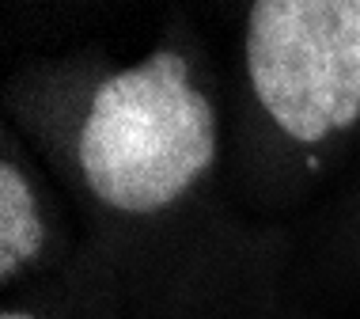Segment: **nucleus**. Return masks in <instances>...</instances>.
Wrapping results in <instances>:
<instances>
[{"label":"nucleus","mask_w":360,"mask_h":319,"mask_svg":"<svg viewBox=\"0 0 360 319\" xmlns=\"http://www.w3.org/2000/svg\"><path fill=\"white\" fill-rule=\"evenodd\" d=\"M0 319H46L38 308H31V304H12V308H4V315Z\"/></svg>","instance_id":"nucleus-4"},{"label":"nucleus","mask_w":360,"mask_h":319,"mask_svg":"<svg viewBox=\"0 0 360 319\" xmlns=\"http://www.w3.org/2000/svg\"><path fill=\"white\" fill-rule=\"evenodd\" d=\"M8 103L65 179L114 217L174 213L220 156L217 95L186 46L129 65L103 54L34 65L12 80Z\"/></svg>","instance_id":"nucleus-1"},{"label":"nucleus","mask_w":360,"mask_h":319,"mask_svg":"<svg viewBox=\"0 0 360 319\" xmlns=\"http://www.w3.org/2000/svg\"><path fill=\"white\" fill-rule=\"evenodd\" d=\"M243 80L269 149L319 168L360 130V0L247 4Z\"/></svg>","instance_id":"nucleus-2"},{"label":"nucleus","mask_w":360,"mask_h":319,"mask_svg":"<svg viewBox=\"0 0 360 319\" xmlns=\"http://www.w3.org/2000/svg\"><path fill=\"white\" fill-rule=\"evenodd\" d=\"M57 209L38 182L15 133H4L0 152V282L15 285L57 258Z\"/></svg>","instance_id":"nucleus-3"}]
</instances>
